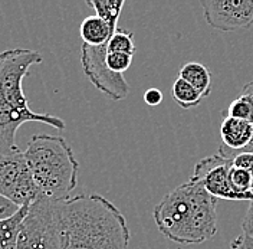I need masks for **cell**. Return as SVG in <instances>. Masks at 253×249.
I'll use <instances>...</instances> for the list:
<instances>
[{"label": "cell", "mask_w": 253, "mask_h": 249, "mask_svg": "<svg viewBox=\"0 0 253 249\" xmlns=\"http://www.w3.org/2000/svg\"><path fill=\"white\" fill-rule=\"evenodd\" d=\"M242 231H243V235H246V236H253V199L249 202L248 212L242 222Z\"/></svg>", "instance_id": "23"}, {"label": "cell", "mask_w": 253, "mask_h": 249, "mask_svg": "<svg viewBox=\"0 0 253 249\" xmlns=\"http://www.w3.org/2000/svg\"><path fill=\"white\" fill-rule=\"evenodd\" d=\"M206 22L221 32L248 29L253 23V0H202Z\"/></svg>", "instance_id": "9"}, {"label": "cell", "mask_w": 253, "mask_h": 249, "mask_svg": "<svg viewBox=\"0 0 253 249\" xmlns=\"http://www.w3.org/2000/svg\"><path fill=\"white\" fill-rule=\"evenodd\" d=\"M217 199L199 182H189L167 193L154 207V222L167 239L181 245L202 244L217 234Z\"/></svg>", "instance_id": "3"}, {"label": "cell", "mask_w": 253, "mask_h": 249, "mask_svg": "<svg viewBox=\"0 0 253 249\" xmlns=\"http://www.w3.org/2000/svg\"><path fill=\"white\" fill-rule=\"evenodd\" d=\"M242 93H243V94H249V95H252V97H253V81H251V82H248V84H246V85L243 87Z\"/></svg>", "instance_id": "25"}, {"label": "cell", "mask_w": 253, "mask_h": 249, "mask_svg": "<svg viewBox=\"0 0 253 249\" xmlns=\"http://www.w3.org/2000/svg\"><path fill=\"white\" fill-rule=\"evenodd\" d=\"M137 48L134 44V33L126 29H117L108 41V53L120 52L134 56Z\"/></svg>", "instance_id": "17"}, {"label": "cell", "mask_w": 253, "mask_h": 249, "mask_svg": "<svg viewBox=\"0 0 253 249\" xmlns=\"http://www.w3.org/2000/svg\"><path fill=\"white\" fill-rule=\"evenodd\" d=\"M232 249H242V248H232Z\"/></svg>", "instance_id": "27"}, {"label": "cell", "mask_w": 253, "mask_h": 249, "mask_svg": "<svg viewBox=\"0 0 253 249\" xmlns=\"http://www.w3.org/2000/svg\"><path fill=\"white\" fill-rule=\"evenodd\" d=\"M59 202L38 199L23 219L16 249H62L59 229Z\"/></svg>", "instance_id": "5"}, {"label": "cell", "mask_w": 253, "mask_h": 249, "mask_svg": "<svg viewBox=\"0 0 253 249\" xmlns=\"http://www.w3.org/2000/svg\"><path fill=\"white\" fill-rule=\"evenodd\" d=\"M220 134L223 143L219 149V154L226 158H233L252 141L253 125L237 118L224 117L220 127Z\"/></svg>", "instance_id": "10"}, {"label": "cell", "mask_w": 253, "mask_h": 249, "mask_svg": "<svg viewBox=\"0 0 253 249\" xmlns=\"http://www.w3.org/2000/svg\"><path fill=\"white\" fill-rule=\"evenodd\" d=\"M112 33L114 31L111 29L110 25L96 15L85 17L79 26V36L82 39V44L91 47H101L108 44Z\"/></svg>", "instance_id": "11"}, {"label": "cell", "mask_w": 253, "mask_h": 249, "mask_svg": "<svg viewBox=\"0 0 253 249\" xmlns=\"http://www.w3.org/2000/svg\"><path fill=\"white\" fill-rule=\"evenodd\" d=\"M224 117H232L253 125V97L249 94H240L227 107Z\"/></svg>", "instance_id": "16"}, {"label": "cell", "mask_w": 253, "mask_h": 249, "mask_svg": "<svg viewBox=\"0 0 253 249\" xmlns=\"http://www.w3.org/2000/svg\"><path fill=\"white\" fill-rule=\"evenodd\" d=\"M62 249H128L131 232L124 215L98 193L59 202Z\"/></svg>", "instance_id": "1"}, {"label": "cell", "mask_w": 253, "mask_h": 249, "mask_svg": "<svg viewBox=\"0 0 253 249\" xmlns=\"http://www.w3.org/2000/svg\"><path fill=\"white\" fill-rule=\"evenodd\" d=\"M0 196L17 207L31 206L39 199L23 151L0 154Z\"/></svg>", "instance_id": "6"}, {"label": "cell", "mask_w": 253, "mask_h": 249, "mask_svg": "<svg viewBox=\"0 0 253 249\" xmlns=\"http://www.w3.org/2000/svg\"><path fill=\"white\" fill-rule=\"evenodd\" d=\"M178 78L189 82L205 98L211 93V75L209 69L202 63L189 62L183 65L178 71Z\"/></svg>", "instance_id": "12"}, {"label": "cell", "mask_w": 253, "mask_h": 249, "mask_svg": "<svg viewBox=\"0 0 253 249\" xmlns=\"http://www.w3.org/2000/svg\"><path fill=\"white\" fill-rule=\"evenodd\" d=\"M232 248H242V249H253V236H246V235H240L233 239L232 242Z\"/></svg>", "instance_id": "24"}, {"label": "cell", "mask_w": 253, "mask_h": 249, "mask_svg": "<svg viewBox=\"0 0 253 249\" xmlns=\"http://www.w3.org/2000/svg\"><path fill=\"white\" fill-rule=\"evenodd\" d=\"M240 153H252V154H253V137H252V141L249 143V146H248V147H246L245 150H242Z\"/></svg>", "instance_id": "26"}, {"label": "cell", "mask_w": 253, "mask_h": 249, "mask_svg": "<svg viewBox=\"0 0 253 249\" xmlns=\"http://www.w3.org/2000/svg\"><path fill=\"white\" fill-rule=\"evenodd\" d=\"M107 55L108 44L101 47H91L86 44L81 45V65L84 74L101 93H104L114 101H121L128 97L131 87L124 75L115 74L108 68Z\"/></svg>", "instance_id": "7"}, {"label": "cell", "mask_w": 253, "mask_h": 249, "mask_svg": "<svg viewBox=\"0 0 253 249\" xmlns=\"http://www.w3.org/2000/svg\"><path fill=\"white\" fill-rule=\"evenodd\" d=\"M132 58L131 55L126 53H120V52H112L107 55V65L112 72L115 74H124L126 71L129 69V66L132 65Z\"/></svg>", "instance_id": "19"}, {"label": "cell", "mask_w": 253, "mask_h": 249, "mask_svg": "<svg viewBox=\"0 0 253 249\" xmlns=\"http://www.w3.org/2000/svg\"><path fill=\"white\" fill-rule=\"evenodd\" d=\"M173 98L181 108L190 109L200 105L205 97L184 79L177 78L173 85Z\"/></svg>", "instance_id": "15"}, {"label": "cell", "mask_w": 253, "mask_h": 249, "mask_svg": "<svg viewBox=\"0 0 253 249\" xmlns=\"http://www.w3.org/2000/svg\"><path fill=\"white\" fill-rule=\"evenodd\" d=\"M86 4L92 7L96 16L104 19L112 31L115 32L120 15L124 7V0H86Z\"/></svg>", "instance_id": "14"}, {"label": "cell", "mask_w": 253, "mask_h": 249, "mask_svg": "<svg viewBox=\"0 0 253 249\" xmlns=\"http://www.w3.org/2000/svg\"><path fill=\"white\" fill-rule=\"evenodd\" d=\"M39 199L63 202L78 185L79 163L62 136L35 134L23 151Z\"/></svg>", "instance_id": "4"}, {"label": "cell", "mask_w": 253, "mask_h": 249, "mask_svg": "<svg viewBox=\"0 0 253 249\" xmlns=\"http://www.w3.org/2000/svg\"><path fill=\"white\" fill-rule=\"evenodd\" d=\"M233 166L242 167L245 170H248L252 176V190H253V154L252 153H239L232 158Z\"/></svg>", "instance_id": "20"}, {"label": "cell", "mask_w": 253, "mask_h": 249, "mask_svg": "<svg viewBox=\"0 0 253 249\" xmlns=\"http://www.w3.org/2000/svg\"><path fill=\"white\" fill-rule=\"evenodd\" d=\"M28 209L29 206L20 207L13 216L0 220V249H16L19 229Z\"/></svg>", "instance_id": "13"}, {"label": "cell", "mask_w": 253, "mask_h": 249, "mask_svg": "<svg viewBox=\"0 0 253 249\" xmlns=\"http://www.w3.org/2000/svg\"><path fill=\"white\" fill-rule=\"evenodd\" d=\"M19 209H20V207H17L16 204H13L12 202H9V200L4 199L3 196H0V220L13 216Z\"/></svg>", "instance_id": "22"}, {"label": "cell", "mask_w": 253, "mask_h": 249, "mask_svg": "<svg viewBox=\"0 0 253 249\" xmlns=\"http://www.w3.org/2000/svg\"><path fill=\"white\" fill-rule=\"evenodd\" d=\"M229 177H230V183L232 187L239 192V193H252V176L251 173L242 167H236L233 166V161H232V167H230V173H229Z\"/></svg>", "instance_id": "18"}, {"label": "cell", "mask_w": 253, "mask_h": 249, "mask_svg": "<svg viewBox=\"0 0 253 249\" xmlns=\"http://www.w3.org/2000/svg\"><path fill=\"white\" fill-rule=\"evenodd\" d=\"M41 62L42 55L26 48L0 52V154L19 151L16 134L25 123H42L58 130L65 128L62 118L35 112L23 91V79L29 69Z\"/></svg>", "instance_id": "2"}, {"label": "cell", "mask_w": 253, "mask_h": 249, "mask_svg": "<svg viewBox=\"0 0 253 249\" xmlns=\"http://www.w3.org/2000/svg\"><path fill=\"white\" fill-rule=\"evenodd\" d=\"M144 101L150 107H157L163 101V93L158 88H148L144 93Z\"/></svg>", "instance_id": "21"}, {"label": "cell", "mask_w": 253, "mask_h": 249, "mask_svg": "<svg viewBox=\"0 0 253 249\" xmlns=\"http://www.w3.org/2000/svg\"><path fill=\"white\" fill-rule=\"evenodd\" d=\"M230 167L232 158L220 156H209L202 158L196 166L191 174V180L199 182L206 190L216 199L226 200H248L253 199L252 193H239L230 183Z\"/></svg>", "instance_id": "8"}]
</instances>
